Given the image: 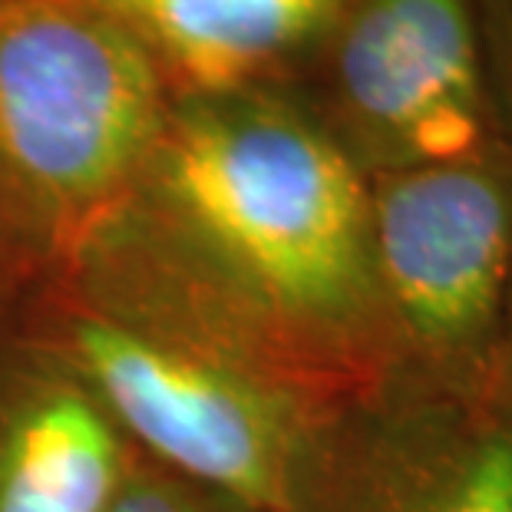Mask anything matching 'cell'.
Wrapping results in <instances>:
<instances>
[{
    "label": "cell",
    "instance_id": "cell-1",
    "mask_svg": "<svg viewBox=\"0 0 512 512\" xmlns=\"http://www.w3.org/2000/svg\"><path fill=\"white\" fill-rule=\"evenodd\" d=\"M149 195L255 298L281 357L331 397L394 377L370 255V185L288 90L172 103Z\"/></svg>",
    "mask_w": 512,
    "mask_h": 512
},
{
    "label": "cell",
    "instance_id": "cell-2",
    "mask_svg": "<svg viewBox=\"0 0 512 512\" xmlns=\"http://www.w3.org/2000/svg\"><path fill=\"white\" fill-rule=\"evenodd\" d=\"M176 96L90 0H0V252L67 255L143 192Z\"/></svg>",
    "mask_w": 512,
    "mask_h": 512
},
{
    "label": "cell",
    "instance_id": "cell-3",
    "mask_svg": "<svg viewBox=\"0 0 512 512\" xmlns=\"http://www.w3.org/2000/svg\"><path fill=\"white\" fill-rule=\"evenodd\" d=\"M370 255L394 374L499 400L512 278V152L370 176Z\"/></svg>",
    "mask_w": 512,
    "mask_h": 512
},
{
    "label": "cell",
    "instance_id": "cell-4",
    "mask_svg": "<svg viewBox=\"0 0 512 512\" xmlns=\"http://www.w3.org/2000/svg\"><path fill=\"white\" fill-rule=\"evenodd\" d=\"M291 93L367 179L506 149L476 0H351Z\"/></svg>",
    "mask_w": 512,
    "mask_h": 512
},
{
    "label": "cell",
    "instance_id": "cell-5",
    "mask_svg": "<svg viewBox=\"0 0 512 512\" xmlns=\"http://www.w3.org/2000/svg\"><path fill=\"white\" fill-rule=\"evenodd\" d=\"M76 341L86 374L139 440L258 512H285L321 427L344 403L212 370L106 321L80 324Z\"/></svg>",
    "mask_w": 512,
    "mask_h": 512
},
{
    "label": "cell",
    "instance_id": "cell-6",
    "mask_svg": "<svg viewBox=\"0 0 512 512\" xmlns=\"http://www.w3.org/2000/svg\"><path fill=\"white\" fill-rule=\"evenodd\" d=\"M285 512H512V410L387 377L331 413Z\"/></svg>",
    "mask_w": 512,
    "mask_h": 512
},
{
    "label": "cell",
    "instance_id": "cell-7",
    "mask_svg": "<svg viewBox=\"0 0 512 512\" xmlns=\"http://www.w3.org/2000/svg\"><path fill=\"white\" fill-rule=\"evenodd\" d=\"M156 63L176 100L298 90L351 0H90Z\"/></svg>",
    "mask_w": 512,
    "mask_h": 512
},
{
    "label": "cell",
    "instance_id": "cell-8",
    "mask_svg": "<svg viewBox=\"0 0 512 512\" xmlns=\"http://www.w3.org/2000/svg\"><path fill=\"white\" fill-rule=\"evenodd\" d=\"M116 479L119 446L103 413L76 390H50L10 427L0 512H106Z\"/></svg>",
    "mask_w": 512,
    "mask_h": 512
},
{
    "label": "cell",
    "instance_id": "cell-9",
    "mask_svg": "<svg viewBox=\"0 0 512 512\" xmlns=\"http://www.w3.org/2000/svg\"><path fill=\"white\" fill-rule=\"evenodd\" d=\"M476 24L496 129L512 152V0H476Z\"/></svg>",
    "mask_w": 512,
    "mask_h": 512
},
{
    "label": "cell",
    "instance_id": "cell-10",
    "mask_svg": "<svg viewBox=\"0 0 512 512\" xmlns=\"http://www.w3.org/2000/svg\"><path fill=\"white\" fill-rule=\"evenodd\" d=\"M496 387L499 403H506L512 410V278L506 294V311H503V331H499V367H496Z\"/></svg>",
    "mask_w": 512,
    "mask_h": 512
},
{
    "label": "cell",
    "instance_id": "cell-11",
    "mask_svg": "<svg viewBox=\"0 0 512 512\" xmlns=\"http://www.w3.org/2000/svg\"><path fill=\"white\" fill-rule=\"evenodd\" d=\"M106 512H185V509L166 493H156V489H133L126 496H116Z\"/></svg>",
    "mask_w": 512,
    "mask_h": 512
}]
</instances>
